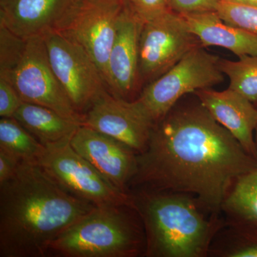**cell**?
<instances>
[{
	"instance_id": "6da1fadb",
	"label": "cell",
	"mask_w": 257,
	"mask_h": 257,
	"mask_svg": "<svg viewBox=\"0 0 257 257\" xmlns=\"http://www.w3.org/2000/svg\"><path fill=\"white\" fill-rule=\"evenodd\" d=\"M185 96L154 126L130 189L188 194L219 214L236 179L256 169L257 160L197 96Z\"/></svg>"
},
{
	"instance_id": "7a4b0ae2",
	"label": "cell",
	"mask_w": 257,
	"mask_h": 257,
	"mask_svg": "<svg viewBox=\"0 0 257 257\" xmlns=\"http://www.w3.org/2000/svg\"><path fill=\"white\" fill-rule=\"evenodd\" d=\"M96 206L74 197L35 163L0 184V256L44 257L50 243Z\"/></svg>"
},
{
	"instance_id": "3957f363",
	"label": "cell",
	"mask_w": 257,
	"mask_h": 257,
	"mask_svg": "<svg viewBox=\"0 0 257 257\" xmlns=\"http://www.w3.org/2000/svg\"><path fill=\"white\" fill-rule=\"evenodd\" d=\"M146 237L147 257H205L216 234L226 225L188 194L136 189L130 191Z\"/></svg>"
},
{
	"instance_id": "277c9868",
	"label": "cell",
	"mask_w": 257,
	"mask_h": 257,
	"mask_svg": "<svg viewBox=\"0 0 257 257\" xmlns=\"http://www.w3.org/2000/svg\"><path fill=\"white\" fill-rule=\"evenodd\" d=\"M143 222L131 206L96 207L50 243L47 256L136 257L145 253Z\"/></svg>"
},
{
	"instance_id": "5b68a950",
	"label": "cell",
	"mask_w": 257,
	"mask_h": 257,
	"mask_svg": "<svg viewBox=\"0 0 257 257\" xmlns=\"http://www.w3.org/2000/svg\"><path fill=\"white\" fill-rule=\"evenodd\" d=\"M219 58L204 47H197L170 70L146 84L137 99L156 124L184 96L224 82Z\"/></svg>"
},
{
	"instance_id": "8992f818",
	"label": "cell",
	"mask_w": 257,
	"mask_h": 257,
	"mask_svg": "<svg viewBox=\"0 0 257 257\" xmlns=\"http://www.w3.org/2000/svg\"><path fill=\"white\" fill-rule=\"evenodd\" d=\"M70 140L45 145L37 162L67 192L96 207L128 205L130 194L121 192L71 146Z\"/></svg>"
},
{
	"instance_id": "52a82bcc",
	"label": "cell",
	"mask_w": 257,
	"mask_h": 257,
	"mask_svg": "<svg viewBox=\"0 0 257 257\" xmlns=\"http://www.w3.org/2000/svg\"><path fill=\"white\" fill-rule=\"evenodd\" d=\"M0 77L13 84L25 102L46 106L82 124L83 115L72 105L54 73L43 37L27 39L18 63Z\"/></svg>"
},
{
	"instance_id": "ba28073f",
	"label": "cell",
	"mask_w": 257,
	"mask_h": 257,
	"mask_svg": "<svg viewBox=\"0 0 257 257\" xmlns=\"http://www.w3.org/2000/svg\"><path fill=\"white\" fill-rule=\"evenodd\" d=\"M54 73L79 114L108 90L100 69L80 45L60 32L43 37Z\"/></svg>"
},
{
	"instance_id": "9c48e42d",
	"label": "cell",
	"mask_w": 257,
	"mask_h": 257,
	"mask_svg": "<svg viewBox=\"0 0 257 257\" xmlns=\"http://www.w3.org/2000/svg\"><path fill=\"white\" fill-rule=\"evenodd\" d=\"M202 47L180 15L169 10L143 23L140 37V74L143 87L170 70L184 56Z\"/></svg>"
},
{
	"instance_id": "30bf717a",
	"label": "cell",
	"mask_w": 257,
	"mask_h": 257,
	"mask_svg": "<svg viewBox=\"0 0 257 257\" xmlns=\"http://www.w3.org/2000/svg\"><path fill=\"white\" fill-rule=\"evenodd\" d=\"M124 3L125 0H81L60 32L89 54L106 84L108 60Z\"/></svg>"
},
{
	"instance_id": "8fae6325",
	"label": "cell",
	"mask_w": 257,
	"mask_h": 257,
	"mask_svg": "<svg viewBox=\"0 0 257 257\" xmlns=\"http://www.w3.org/2000/svg\"><path fill=\"white\" fill-rule=\"evenodd\" d=\"M155 124L138 99L125 100L108 90L83 114L82 125L119 140L138 155L147 150Z\"/></svg>"
},
{
	"instance_id": "7c38bea8",
	"label": "cell",
	"mask_w": 257,
	"mask_h": 257,
	"mask_svg": "<svg viewBox=\"0 0 257 257\" xmlns=\"http://www.w3.org/2000/svg\"><path fill=\"white\" fill-rule=\"evenodd\" d=\"M143 25L125 0L106 74L108 91L125 100L138 99L143 89L140 74V37Z\"/></svg>"
},
{
	"instance_id": "4fadbf2b",
	"label": "cell",
	"mask_w": 257,
	"mask_h": 257,
	"mask_svg": "<svg viewBox=\"0 0 257 257\" xmlns=\"http://www.w3.org/2000/svg\"><path fill=\"white\" fill-rule=\"evenodd\" d=\"M70 144L114 187L130 194V184L138 172V154L133 148L82 124L74 134Z\"/></svg>"
},
{
	"instance_id": "5bb4252c",
	"label": "cell",
	"mask_w": 257,
	"mask_h": 257,
	"mask_svg": "<svg viewBox=\"0 0 257 257\" xmlns=\"http://www.w3.org/2000/svg\"><path fill=\"white\" fill-rule=\"evenodd\" d=\"M81 0H0V26L21 38L60 32Z\"/></svg>"
},
{
	"instance_id": "9a60e30c",
	"label": "cell",
	"mask_w": 257,
	"mask_h": 257,
	"mask_svg": "<svg viewBox=\"0 0 257 257\" xmlns=\"http://www.w3.org/2000/svg\"><path fill=\"white\" fill-rule=\"evenodd\" d=\"M194 94L216 121L237 140L248 155L257 160V147L253 136L257 121L256 106L229 88L224 91L207 88Z\"/></svg>"
},
{
	"instance_id": "2e32d148",
	"label": "cell",
	"mask_w": 257,
	"mask_h": 257,
	"mask_svg": "<svg viewBox=\"0 0 257 257\" xmlns=\"http://www.w3.org/2000/svg\"><path fill=\"white\" fill-rule=\"evenodd\" d=\"M180 15L204 48L209 46L222 47L238 57L257 56V36L225 23L217 12Z\"/></svg>"
},
{
	"instance_id": "e0dca14e",
	"label": "cell",
	"mask_w": 257,
	"mask_h": 257,
	"mask_svg": "<svg viewBox=\"0 0 257 257\" xmlns=\"http://www.w3.org/2000/svg\"><path fill=\"white\" fill-rule=\"evenodd\" d=\"M221 211L224 213L225 223L230 228L257 235V167L236 179Z\"/></svg>"
},
{
	"instance_id": "ac0fdd59",
	"label": "cell",
	"mask_w": 257,
	"mask_h": 257,
	"mask_svg": "<svg viewBox=\"0 0 257 257\" xmlns=\"http://www.w3.org/2000/svg\"><path fill=\"white\" fill-rule=\"evenodd\" d=\"M13 117L45 146L70 140L82 125L46 106L25 101Z\"/></svg>"
},
{
	"instance_id": "d6986e66",
	"label": "cell",
	"mask_w": 257,
	"mask_h": 257,
	"mask_svg": "<svg viewBox=\"0 0 257 257\" xmlns=\"http://www.w3.org/2000/svg\"><path fill=\"white\" fill-rule=\"evenodd\" d=\"M0 150L8 152L21 162L37 164L46 147L14 117H1Z\"/></svg>"
},
{
	"instance_id": "ffe728a7",
	"label": "cell",
	"mask_w": 257,
	"mask_h": 257,
	"mask_svg": "<svg viewBox=\"0 0 257 257\" xmlns=\"http://www.w3.org/2000/svg\"><path fill=\"white\" fill-rule=\"evenodd\" d=\"M219 68L236 91L257 107V56L244 55L231 61L219 58Z\"/></svg>"
},
{
	"instance_id": "44dd1931",
	"label": "cell",
	"mask_w": 257,
	"mask_h": 257,
	"mask_svg": "<svg viewBox=\"0 0 257 257\" xmlns=\"http://www.w3.org/2000/svg\"><path fill=\"white\" fill-rule=\"evenodd\" d=\"M219 240L211 245L209 254L224 257H257V235L247 234L230 228Z\"/></svg>"
},
{
	"instance_id": "7402d4cb",
	"label": "cell",
	"mask_w": 257,
	"mask_h": 257,
	"mask_svg": "<svg viewBox=\"0 0 257 257\" xmlns=\"http://www.w3.org/2000/svg\"><path fill=\"white\" fill-rule=\"evenodd\" d=\"M216 12L225 23L257 36V6L221 0Z\"/></svg>"
},
{
	"instance_id": "603a6c76",
	"label": "cell",
	"mask_w": 257,
	"mask_h": 257,
	"mask_svg": "<svg viewBox=\"0 0 257 257\" xmlns=\"http://www.w3.org/2000/svg\"><path fill=\"white\" fill-rule=\"evenodd\" d=\"M26 40L0 26V74L13 68L23 54Z\"/></svg>"
},
{
	"instance_id": "cb8c5ba5",
	"label": "cell",
	"mask_w": 257,
	"mask_h": 257,
	"mask_svg": "<svg viewBox=\"0 0 257 257\" xmlns=\"http://www.w3.org/2000/svg\"><path fill=\"white\" fill-rule=\"evenodd\" d=\"M126 2L143 23L170 10V0H126Z\"/></svg>"
},
{
	"instance_id": "d4e9b609",
	"label": "cell",
	"mask_w": 257,
	"mask_h": 257,
	"mask_svg": "<svg viewBox=\"0 0 257 257\" xmlns=\"http://www.w3.org/2000/svg\"><path fill=\"white\" fill-rule=\"evenodd\" d=\"M23 102L13 84L5 77H0V116L13 117Z\"/></svg>"
},
{
	"instance_id": "484cf974",
	"label": "cell",
	"mask_w": 257,
	"mask_h": 257,
	"mask_svg": "<svg viewBox=\"0 0 257 257\" xmlns=\"http://www.w3.org/2000/svg\"><path fill=\"white\" fill-rule=\"evenodd\" d=\"M221 0H170V9L177 14L216 12Z\"/></svg>"
},
{
	"instance_id": "4316f807",
	"label": "cell",
	"mask_w": 257,
	"mask_h": 257,
	"mask_svg": "<svg viewBox=\"0 0 257 257\" xmlns=\"http://www.w3.org/2000/svg\"><path fill=\"white\" fill-rule=\"evenodd\" d=\"M20 160L5 150H0V184L13 177L18 170Z\"/></svg>"
},
{
	"instance_id": "83f0119b",
	"label": "cell",
	"mask_w": 257,
	"mask_h": 257,
	"mask_svg": "<svg viewBox=\"0 0 257 257\" xmlns=\"http://www.w3.org/2000/svg\"><path fill=\"white\" fill-rule=\"evenodd\" d=\"M233 3H240V4L253 5L257 6V0H228Z\"/></svg>"
},
{
	"instance_id": "f1b7e54d",
	"label": "cell",
	"mask_w": 257,
	"mask_h": 257,
	"mask_svg": "<svg viewBox=\"0 0 257 257\" xmlns=\"http://www.w3.org/2000/svg\"><path fill=\"white\" fill-rule=\"evenodd\" d=\"M254 140L255 143H256V147H257V121H256V126H255V130H254Z\"/></svg>"
}]
</instances>
